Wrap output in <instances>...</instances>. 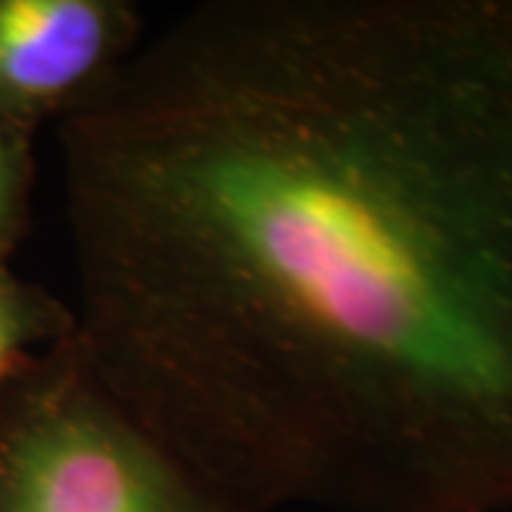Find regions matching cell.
<instances>
[{"instance_id": "1", "label": "cell", "mask_w": 512, "mask_h": 512, "mask_svg": "<svg viewBox=\"0 0 512 512\" xmlns=\"http://www.w3.org/2000/svg\"><path fill=\"white\" fill-rule=\"evenodd\" d=\"M74 336L256 512H512V0H208L57 126Z\"/></svg>"}, {"instance_id": "2", "label": "cell", "mask_w": 512, "mask_h": 512, "mask_svg": "<svg viewBox=\"0 0 512 512\" xmlns=\"http://www.w3.org/2000/svg\"><path fill=\"white\" fill-rule=\"evenodd\" d=\"M0 512H256L120 402L74 330L0 390Z\"/></svg>"}, {"instance_id": "3", "label": "cell", "mask_w": 512, "mask_h": 512, "mask_svg": "<svg viewBox=\"0 0 512 512\" xmlns=\"http://www.w3.org/2000/svg\"><path fill=\"white\" fill-rule=\"evenodd\" d=\"M146 40L128 0H0V109L37 134L92 106Z\"/></svg>"}, {"instance_id": "4", "label": "cell", "mask_w": 512, "mask_h": 512, "mask_svg": "<svg viewBox=\"0 0 512 512\" xmlns=\"http://www.w3.org/2000/svg\"><path fill=\"white\" fill-rule=\"evenodd\" d=\"M74 330L69 302L0 265V390L37 353L63 342Z\"/></svg>"}, {"instance_id": "5", "label": "cell", "mask_w": 512, "mask_h": 512, "mask_svg": "<svg viewBox=\"0 0 512 512\" xmlns=\"http://www.w3.org/2000/svg\"><path fill=\"white\" fill-rule=\"evenodd\" d=\"M35 137L0 109V265H12L32 222Z\"/></svg>"}]
</instances>
